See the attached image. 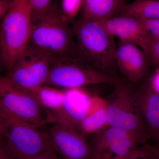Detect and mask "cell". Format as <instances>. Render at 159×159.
Returning a JSON list of instances; mask_svg holds the SVG:
<instances>
[{
	"mask_svg": "<svg viewBox=\"0 0 159 159\" xmlns=\"http://www.w3.org/2000/svg\"><path fill=\"white\" fill-rule=\"evenodd\" d=\"M73 29L76 55L102 74L119 77L115 74L117 48L114 36L102 23L80 18Z\"/></svg>",
	"mask_w": 159,
	"mask_h": 159,
	"instance_id": "1",
	"label": "cell"
},
{
	"mask_svg": "<svg viewBox=\"0 0 159 159\" xmlns=\"http://www.w3.org/2000/svg\"><path fill=\"white\" fill-rule=\"evenodd\" d=\"M53 150L61 159H96L84 135L73 126L56 121L48 131Z\"/></svg>",
	"mask_w": 159,
	"mask_h": 159,
	"instance_id": "10",
	"label": "cell"
},
{
	"mask_svg": "<svg viewBox=\"0 0 159 159\" xmlns=\"http://www.w3.org/2000/svg\"><path fill=\"white\" fill-rule=\"evenodd\" d=\"M117 13L141 19L159 20V0H137L124 4Z\"/></svg>",
	"mask_w": 159,
	"mask_h": 159,
	"instance_id": "18",
	"label": "cell"
},
{
	"mask_svg": "<svg viewBox=\"0 0 159 159\" xmlns=\"http://www.w3.org/2000/svg\"><path fill=\"white\" fill-rule=\"evenodd\" d=\"M31 8L32 22L45 13L53 5L52 0H28Z\"/></svg>",
	"mask_w": 159,
	"mask_h": 159,
	"instance_id": "20",
	"label": "cell"
},
{
	"mask_svg": "<svg viewBox=\"0 0 159 159\" xmlns=\"http://www.w3.org/2000/svg\"><path fill=\"white\" fill-rule=\"evenodd\" d=\"M57 3L45 13L32 22L28 44L55 57L76 54L73 28Z\"/></svg>",
	"mask_w": 159,
	"mask_h": 159,
	"instance_id": "2",
	"label": "cell"
},
{
	"mask_svg": "<svg viewBox=\"0 0 159 159\" xmlns=\"http://www.w3.org/2000/svg\"><path fill=\"white\" fill-rule=\"evenodd\" d=\"M116 63L117 67L130 82L145 77L149 64L146 54L138 46L121 40L117 48Z\"/></svg>",
	"mask_w": 159,
	"mask_h": 159,
	"instance_id": "13",
	"label": "cell"
},
{
	"mask_svg": "<svg viewBox=\"0 0 159 159\" xmlns=\"http://www.w3.org/2000/svg\"><path fill=\"white\" fill-rule=\"evenodd\" d=\"M0 104L11 116L38 128L45 125L43 108L29 89L1 75Z\"/></svg>",
	"mask_w": 159,
	"mask_h": 159,
	"instance_id": "7",
	"label": "cell"
},
{
	"mask_svg": "<svg viewBox=\"0 0 159 159\" xmlns=\"http://www.w3.org/2000/svg\"><path fill=\"white\" fill-rule=\"evenodd\" d=\"M0 135V159H13L1 139Z\"/></svg>",
	"mask_w": 159,
	"mask_h": 159,
	"instance_id": "27",
	"label": "cell"
},
{
	"mask_svg": "<svg viewBox=\"0 0 159 159\" xmlns=\"http://www.w3.org/2000/svg\"><path fill=\"white\" fill-rule=\"evenodd\" d=\"M62 107L53 116L54 122H65L79 131L80 126L87 116L94 97L81 88L66 89Z\"/></svg>",
	"mask_w": 159,
	"mask_h": 159,
	"instance_id": "11",
	"label": "cell"
},
{
	"mask_svg": "<svg viewBox=\"0 0 159 159\" xmlns=\"http://www.w3.org/2000/svg\"><path fill=\"white\" fill-rule=\"evenodd\" d=\"M124 5L121 0H84L80 18L105 21L118 13Z\"/></svg>",
	"mask_w": 159,
	"mask_h": 159,
	"instance_id": "15",
	"label": "cell"
},
{
	"mask_svg": "<svg viewBox=\"0 0 159 159\" xmlns=\"http://www.w3.org/2000/svg\"><path fill=\"white\" fill-rule=\"evenodd\" d=\"M0 106H1V105H0Z\"/></svg>",
	"mask_w": 159,
	"mask_h": 159,
	"instance_id": "31",
	"label": "cell"
},
{
	"mask_svg": "<svg viewBox=\"0 0 159 159\" xmlns=\"http://www.w3.org/2000/svg\"><path fill=\"white\" fill-rule=\"evenodd\" d=\"M32 18L28 0H15L1 23L0 43L7 73L29 44Z\"/></svg>",
	"mask_w": 159,
	"mask_h": 159,
	"instance_id": "3",
	"label": "cell"
},
{
	"mask_svg": "<svg viewBox=\"0 0 159 159\" xmlns=\"http://www.w3.org/2000/svg\"><path fill=\"white\" fill-rule=\"evenodd\" d=\"M121 1L122 2H123L124 3V2H125V0H121Z\"/></svg>",
	"mask_w": 159,
	"mask_h": 159,
	"instance_id": "30",
	"label": "cell"
},
{
	"mask_svg": "<svg viewBox=\"0 0 159 159\" xmlns=\"http://www.w3.org/2000/svg\"><path fill=\"white\" fill-rule=\"evenodd\" d=\"M144 53L149 64L159 68V37L152 36L148 48Z\"/></svg>",
	"mask_w": 159,
	"mask_h": 159,
	"instance_id": "22",
	"label": "cell"
},
{
	"mask_svg": "<svg viewBox=\"0 0 159 159\" xmlns=\"http://www.w3.org/2000/svg\"><path fill=\"white\" fill-rule=\"evenodd\" d=\"M129 82L121 78L114 84V91L106 101L107 125L123 129L147 144L148 135L139 110L137 90Z\"/></svg>",
	"mask_w": 159,
	"mask_h": 159,
	"instance_id": "4",
	"label": "cell"
},
{
	"mask_svg": "<svg viewBox=\"0 0 159 159\" xmlns=\"http://www.w3.org/2000/svg\"><path fill=\"white\" fill-rule=\"evenodd\" d=\"M56 57L28 44L8 73L7 77L27 89L44 85Z\"/></svg>",
	"mask_w": 159,
	"mask_h": 159,
	"instance_id": "8",
	"label": "cell"
},
{
	"mask_svg": "<svg viewBox=\"0 0 159 159\" xmlns=\"http://www.w3.org/2000/svg\"><path fill=\"white\" fill-rule=\"evenodd\" d=\"M1 23H0V29H1ZM2 67H4L3 63L2 53V48H1V43H0V72Z\"/></svg>",
	"mask_w": 159,
	"mask_h": 159,
	"instance_id": "28",
	"label": "cell"
},
{
	"mask_svg": "<svg viewBox=\"0 0 159 159\" xmlns=\"http://www.w3.org/2000/svg\"><path fill=\"white\" fill-rule=\"evenodd\" d=\"M139 19L142 22L151 36L159 37V20Z\"/></svg>",
	"mask_w": 159,
	"mask_h": 159,
	"instance_id": "23",
	"label": "cell"
},
{
	"mask_svg": "<svg viewBox=\"0 0 159 159\" xmlns=\"http://www.w3.org/2000/svg\"><path fill=\"white\" fill-rule=\"evenodd\" d=\"M15 0H0V19L5 16L11 8Z\"/></svg>",
	"mask_w": 159,
	"mask_h": 159,
	"instance_id": "24",
	"label": "cell"
},
{
	"mask_svg": "<svg viewBox=\"0 0 159 159\" xmlns=\"http://www.w3.org/2000/svg\"><path fill=\"white\" fill-rule=\"evenodd\" d=\"M121 78L97 70L76 54L56 57L44 85L65 89L100 84H114Z\"/></svg>",
	"mask_w": 159,
	"mask_h": 159,
	"instance_id": "5",
	"label": "cell"
},
{
	"mask_svg": "<svg viewBox=\"0 0 159 159\" xmlns=\"http://www.w3.org/2000/svg\"><path fill=\"white\" fill-rule=\"evenodd\" d=\"M137 99L148 137L155 141L159 148V94L152 88L149 79L137 90Z\"/></svg>",
	"mask_w": 159,
	"mask_h": 159,
	"instance_id": "14",
	"label": "cell"
},
{
	"mask_svg": "<svg viewBox=\"0 0 159 159\" xmlns=\"http://www.w3.org/2000/svg\"><path fill=\"white\" fill-rule=\"evenodd\" d=\"M43 108L57 113L62 107L64 91L54 87L42 85L28 89Z\"/></svg>",
	"mask_w": 159,
	"mask_h": 159,
	"instance_id": "17",
	"label": "cell"
},
{
	"mask_svg": "<svg viewBox=\"0 0 159 159\" xmlns=\"http://www.w3.org/2000/svg\"><path fill=\"white\" fill-rule=\"evenodd\" d=\"M149 79L152 88L159 94V68L156 69L155 73Z\"/></svg>",
	"mask_w": 159,
	"mask_h": 159,
	"instance_id": "26",
	"label": "cell"
},
{
	"mask_svg": "<svg viewBox=\"0 0 159 159\" xmlns=\"http://www.w3.org/2000/svg\"><path fill=\"white\" fill-rule=\"evenodd\" d=\"M84 0H62L61 10L69 21L74 20L82 8Z\"/></svg>",
	"mask_w": 159,
	"mask_h": 159,
	"instance_id": "21",
	"label": "cell"
},
{
	"mask_svg": "<svg viewBox=\"0 0 159 159\" xmlns=\"http://www.w3.org/2000/svg\"><path fill=\"white\" fill-rule=\"evenodd\" d=\"M115 159H159V148L148 144L134 149L126 157Z\"/></svg>",
	"mask_w": 159,
	"mask_h": 159,
	"instance_id": "19",
	"label": "cell"
},
{
	"mask_svg": "<svg viewBox=\"0 0 159 159\" xmlns=\"http://www.w3.org/2000/svg\"><path fill=\"white\" fill-rule=\"evenodd\" d=\"M6 116L1 139L13 159L26 158L53 150L48 132L6 113Z\"/></svg>",
	"mask_w": 159,
	"mask_h": 159,
	"instance_id": "6",
	"label": "cell"
},
{
	"mask_svg": "<svg viewBox=\"0 0 159 159\" xmlns=\"http://www.w3.org/2000/svg\"><path fill=\"white\" fill-rule=\"evenodd\" d=\"M2 129H0V134H1V133L2 132Z\"/></svg>",
	"mask_w": 159,
	"mask_h": 159,
	"instance_id": "29",
	"label": "cell"
},
{
	"mask_svg": "<svg viewBox=\"0 0 159 159\" xmlns=\"http://www.w3.org/2000/svg\"><path fill=\"white\" fill-rule=\"evenodd\" d=\"M89 142L96 159H115L126 157L134 149L147 145L124 129L107 126L93 134Z\"/></svg>",
	"mask_w": 159,
	"mask_h": 159,
	"instance_id": "9",
	"label": "cell"
},
{
	"mask_svg": "<svg viewBox=\"0 0 159 159\" xmlns=\"http://www.w3.org/2000/svg\"><path fill=\"white\" fill-rule=\"evenodd\" d=\"M101 99L94 97L90 110L80 126L79 132L82 134H90L108 126L107 120L106 101L100 103Z\"/></svg>",
	"mask_w": 159,
	"mask_h": 159,
	"instance_id": "16",
	"label": "cell"
},
{
	"mask_svg": "<svg viewBox=\"0 0 159 159\" xmlns=\"http://www.w3.org/2000/svg\"><path fill=\"white\" fill-rule=\"evenodd\" d=\"M23 159H61L53 150L48 151L35 156Z\"/></svg>",
	"mask_w": 159,
	"mask_h": 159,
	"instance_id": "25",
	"label": "cell"
},
{
	"mask_svg": "<svg viewBox=\"0 0 159 159\" xmlns=\"http://www.w3.org/2000/svg\"><path fill=\"white\" fill-rule=\"evenodd\" d=\"M100 22L113 36H117L120 40L136 45L144 53L146 51L152 36L139 19L119 15Z\"/></svg>",
	"mask_w": 159,
	"mask_h": 159,
	"instance_id": "12",
	"label": "cell"
}]
</instances>
